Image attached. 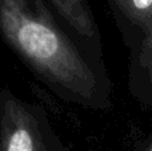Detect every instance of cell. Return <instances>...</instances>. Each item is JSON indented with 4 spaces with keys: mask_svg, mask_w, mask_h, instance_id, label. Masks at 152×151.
<instances>
[{
    "mask_svg": "<svg viewBox=\"0 0 152 151\" xmlns=\"http://www.w3.org/2000/svg\"><path fill=\"white\" fill-rule=\"evenodd\" d=\"M145 55H147V68L150 72V80L152 86V36H147V40H145Z\"/></svg>",
    "mask_w": 152,
    "mask_h": 151,
    "instance_id": "5b68a950",
    "label": "cell"
},
{
    "mask_svg": "<svg viewBox=\"0 0 152 151\" xmlns=\"http://www.w3.org/2000/svg\"><path fill=\"white\" fill-rule=\"evenodd\" d=\"M69 26L84 36L96 32L94 16L87 0H50Z\"/></svg>",
    "mask_w": 152,
    "mask_h": 151,
    "instance_id": "3957f363",
    "label": "cell"
},
{
    "mask_svg": "<svg viewBox=\"0 0 152 151\" xmlns=\"http://www.w3.org/2000/svg\"><path fill=\"white\" fill-rule=\"evenodd\" d=\"M0 151H53L37 110L10 88L0 91Z\"/></svg>",
    "mask_w": 152,
    "mask_h": 151,
    "instance_id": "7a4b0ae2",
    "label": "cell"
},
{
    "mask_svg": "<svg viewBox=\"0 0 152 151\" xmlns=\"http://www.w3.org/2000/svg\"><path fill=\"white\" fill-rule=\"evenodd\" d=\"M147 36H152V24H151V28H150V31H148Z\"/></svg>",
    "mask_w": 152,
    "mask_h": 151,
    "instance_id": "8992f818",
    "label": "cell"
},
{
    "mask_svg": "<svg viewBox=\"0 0 152 151\" xmlns=\"http://www.w3.org/2000/svg\"><path fill=\"white\" fill-rule=\"evenodd\" d=\"M0 36L39 78L91 99L96 78L42 0H0Z\"/></svg>",
    "mask_w": 152,
    "mask_h": 151,
    "instance_id": "6da1fadb",
    "label": "cell"
},
{
    "mask_svg": "<svg viewBox=\"0 0 152 151\" xmlns=\"http://www.w3.org/2000/svg\"><path fill=\"white\" fill-rule=\"evenodd\" d=\"M147 151H152V142H151L150 146H148V150H147Z\"/></svg>",
    "mask_w": 152,
    "mask_h": 151,
    "instance_id": "52a82bcc",
    "label": "cell"
},
{
    "mask_svg": "<svg viewBox=\"0 0 152 151\" xmlns=\"http://www.w3.org/2000/svg\"><path fill=\"white\" fill-rule=\"evenodd\" d=\"M120 11L148 34L152 24V0H115Z\"/></svg>",
    "mask_w": 152,
    "mask_h": 151,
    "instance_id": "277c9868",
    "label": "cell"
}]
</instances>
